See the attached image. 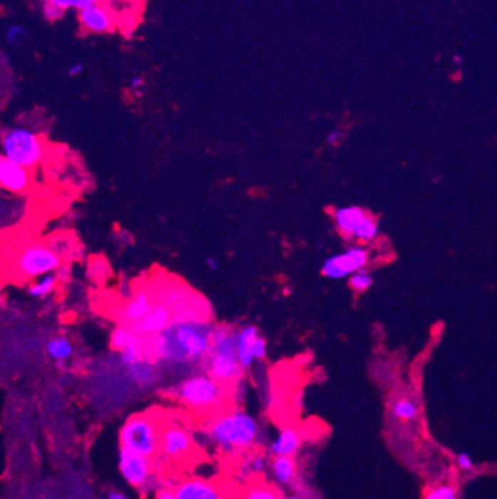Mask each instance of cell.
I'll use <instances>...</instances> for the list:
<instances>
[{"label":"cell","mask_w":497,"mask_h":499,"mask_svg":"<svg viewBox=\"0 0 497 499\" xmlns=\"http://www.w3.org/2000/svg\"><path fill=\"white\" fill-rule=\"evenodd\" d=\"M154 499H176V495H174V490L161 489V490L154 496Z\"/></svg>","instance_id":"obj_35"},{"label":"cell","mask_w":497,"mask_h":499,"mask_svg":"<svg viewBox=\"0 0 497 499\" xmlns=\"http://www.w3.org/2000/svg\"><path fill=\"white\" fill-rule=\"evenodd\" d=\"M258 337H261L259 331L253 325L243 326L241 329L237 331V359L240 362V367L243 369V371L251 369L255 362L252 349Z\"/></svg>","instance_id":"obj_14"},{"label":"cell","mask_w":497,"mask_h":499,"mask_svg":"<svg viewBox=\"0 0 497 499\" xmlns=\"http://www.w3.org/2000/svg\"><path fill=\"white\" fill-rule=\"evenodd\" d=\"M176 499H222L219 488L204 478H188L174 488Z\"/></svg>","instance_id":"obj_11"},{"label":"cell","mask_w":497,"mask_h":499,"mask_svg":"<svg viewBox=\"0 0 497 499\" xmlns=\"http://www.w3.org/2000/svg\"><path fill=\"white\" fill-rule=\"evenodd\" d=\"M118 467L121 475L132 488H143L151 480V459L139 453L121 448L118 455Z\"/></svg>","instance_id":"obj_9"},{"label":"cell","mask_w":497,"mask_h":499,"mask_svg":"<svg viewBox=\"0 0 497 499\" xmlns=\"http://www.w3.org/2000/svg\"><path fill=\"white\" fill-rule=\"evenodd\" d=\"M252 352H253L255 361L263 359L265 356H267V343H265V340L262 337H258V340L253 343Z\"/></svg>","instance_id":"obj_33"},{"label":"cell","mask_w":497,"mask_h":499,"mask_svg":"<svg viewBox=\"0 0 497 499\" xmlns=\"http://www.w3.org/2000/svg\"><path fill=\"white\" fill-rule=\"evenodd\" d=\"M342 136V133L340 130H334L330 135L328 136V143H337Z\"/></svg>","instance_id":"obj_38"},{"label":"cell","mask_w":497,"mask_h":499,"mask_svg":"<svg viewBox=\"0 0 497 499\" xmlns=\"http://www.w3.org/2000/svg\"><path fill=\"white\" fill-rule=\"evenodd\" d=\"M192 448V437L182 426H169L161 432V451L170 459L185 458Z\"/></svg>","instance_id":"obj_10"},{"label":"cell","mask_w":497,"mask_h":499,"mask_svg":"<svg viewBox=\"0 0 497 499\" xmlns=\"http://www.w3.org/2000/svg\"><path fill=\"white\" fill-rule=\"evenodd\" d=\"M170 310L164 306H157L139 324V329L145 334L159 336L164 329L170 326Z\"/></svg>","instance_id":"obj_17"},{"label":"cell","mask_w":497,"mask_h":499,"mask_svg":"<svg viewBox=\"0 0 497 499\" xmlns=\"http://www.w3.org/2000/svg\"><path fill=\"white\" fill-rule=\"evenodd\" d=\"M61 257L45 245L28 246L15 259V270L23 279H36L60 269Z\"/></svg>","instance_id":"obj_7"},{"label":"cell","mask_w":497,"mask_h":499,"mask_svg":"<svg viewBox=\"0 0 497 499\" xmlns=\"http://www.w3.org/2000/svg\"><path fill=\"white\" fill-rule=\"evenodd\" d=\"M268 459L262 453H252L248 455L240 465H239V475L243 478H248L251 475H258L262 474L267 470Z\"/></svg>","instance_id":"obj_20"},{"label":"cell","mask_w":497,"mask_h":499,"mask_svg":"<svg viewBox=\"0 0 497 499\" xmlns=\"http://www.w3.org/2000/svg\"><path fill=\"white\" fill-rule=\"evenodd\" d=\"M207 438L224 453L246 452L259 444L261 425L252 414L236 408L211 421L207 428Z\"/></svg>","instance_id":"obj_2"},{"label":"cell","mask_w":497,"mask_h":499,"mask_svg":"<svg viewBox=\"0 0 497 499\" xmlns=\"http://www.w3.org/2000/svg\"><path fill=\"white\" fill-rule=\"evenodd\" d=\"M213 328L195 319L172 322L157 336L154 352L169 367L194 369L198 364H204L210 354Z\"/></svg>","instance_id":"obj_1"},{"label":"cell","mask_w":497,"mask_h":499,"mask_svg":"<svg viewBox=\"0 0 497 499\" xmlns=\"http://www.w3.org/2000/svg\"><path fill=\"white\" fill-rule=\"evenodd\" d=\"M377 232H378L377 222L371 218V216H368V218L363 221L359 225V228L355 231L353 237H356L357 240H362V242H368L377 236Z\"/></svg>","instance_id":"obj_24"},{"label":"cell","mask_w":497,"mask_h":499,"mask_svg":"<svg viewBox=\"0 0 497 499\" xmlns=\"http://www.w3.org/2000/svg\"><path fill=\"white\" fill-rule=\"evenodd\" d=\"M54 4L58 8H61L63 11L69 9V8H76L79 11H84V9H88V8L98 5L97 0H54Z\"/></svg>","instance_id":"obj_30"},{"label":"cell","mask_w":497,"mask_h":499,"mask_svg":"<svg viewBox=\"0 0 497 499\" xmlns=\"http://www.w3.org/2000/svg\"><path fill=\"white\" fill-rule=\"evenodd\" d=\"M108 499H128L125 495H122L121 492H110Z\"/></svg>","instance_id":"obj_40"},{"label":"cell","mask_w":497,"mask_h":499,"mask_svg":"<svg viewBox=\"0 0 497 499\" xmlns=\"http://www.w3.org/2000/svg\"><path fill=\"white\" fill-rule=\"evenodd\" d=\"M151 310H152L151 298H149V295L146 292H139L136 295H132L130 298V302L125 304L124 318L128 322L140 324Z\"/></svg>","instance_id":"obj_18"},{"label":"cell","mask_w":497,"mask_h":499,"mask_svg":"<svg viewBox=\"0 0 497 499\" xmlns=\"http://www.w3.org/2000/svg\"><path fill=\"white\" fill-rule=\"evenodd\" d=\"M281 499H304V498L301 495H298V493H291V495L281 496Z\"/></svg>","instance_id":"obj_41"},{"label":"cell","mask_w":497,"mask_h":499,"mask_svg":"<svg viewBox=\"0 0 497 499\" xmlns=\"http://www.w3.org/2000/svg\"><path fill=\"white\" fill-rule=\"evenodd\" d=\"M82 71H84V64H82V63H75V64L70 66L68 73H69L70 76H78V75L82 73Z\"/></svg>","instance_id":"obj_37"},{"label":"cell","mask_w":497,"mask_h":499,"mask_svg":"<svg viewBox=\"0 0 497 499\" xmlns=\"http://www.w3.org/2000/svg\"><path fill=\"white\" fill-rule=\"evenodd\" d=\"M206 265H207V269H209V270H211V272H216V270L219 269V264H218V261L214 259V258H211V257L206 258Z\"/></svg>","instance_id":"obj_39"},{"label":"cell","mask_w":497,"mask_h":499,"mask_svg":"<svg viewBox=\"0 0 497 499\" xmlns=\"http://www.w3.org/2000/svg\"><path fill=\"white\" fill-rule=\"evenodd\" d=\"M79 21L82 27L93 33H106L112 30L113 26L110 14L100 4L88 9L79 11Z\"/></svg>","instance_id":"obj_15"},{"label":"cell","mask_w":497,"mask_h":499,"mask_svg":"<svg viewBox=\"0 0 497 499\" xmlns=\"http://www.w3.org/2000/svg\"><path fill=\"white\" fill-rule=\"evenodd\" d=\"M121 448L151 459L161 447V434L155 421L145 414L131 416L120 431Z\"/></svg>","instance_id":"obj_5"},{"label":"cell","mask_w":497,"mask_h":499,"mask_svg":"<svg viewBox=\"0 0 497 499\" xmlns=\"http://www.w3.org/2000/svg\"><path fill=\"white\" fill-rule=\"evenodd\" d=\"M42 12L48 21H57L64 14V11L54 4V0H46V2L42 5Z\"/></svg>","instance_id":"obj_31"},{"label":"cell","mask_w":497,"mask_h":499,"mask_svg":"<svg viewBox=\"0 0 497 499\" xmlns=\"http://www.w3.org/2000/svg\"><path fill=\"white\" fill-rule=\"evenodd\" d=\"M135 343H137V339L135 336V332L130 331L128 328L120 326L112 332L110 346H112V349H115V351L122 352V351H125L127 347H130L131 344H135Z\"/></svg>","instance_id":"obj_23"},{"label":"cell","mask_w":497,"mask_h":499,"mask_svg":"<svg viewBox=\"0 0 497 499\" xmlns=\"http://www.w3.org/2000/svg\"><path fill=\"white\" fill-rule=\"evenodd\" d=\"M424 499H457V492L453 486L444 485L429 489L424 493Z\"/></svg>","instance_id":"obj_29"},{"label":"cell","mask_w":497,"mask_h":499,"mask_svg":"<svg viewBox=\"0 0 497 499\" xmlns=\"http://www.w3.org/2000/svg\"><path fill=\"white\" fill-rule=\"evenodd\" d=\"M46 354L54 361H66L73 355V346L69 339L54 337L46 343Z\"/></svg>","instance_id":"obj_21"},{"label":"cell","mask_w":497,"mask_h":499,"mask_svg":"<svg viewBox=\"0 0 497 499\" xmlns=\"http://www.w3.org/2000/svg\"><path fill=\"white\" fill-rule=\"evenodd\" d=\"M417 407L416 404H412L408 399H402V401L396 403L393 407V414L396 416L397 419L402 421H411L417 416Z\"/></svg>","instance_id":"obj_25"},{"label":"cell","mask_w":497,"mask_h":499,"mask_svg":"<svg viewBox=\"0 0 497 499\" xmlns=\"http://www.w3.org/2000/svg\"><path fill=\"white\" fill-rule=\"evenodd\" d=\"M206 373L222 385L236 384L241 379L243 369L237 359V331L226 326H214L211 349L204 362Z\"/></svg>","instance_id":"obj_3"},{"label":"cell","mask_w":497,"mask_h":499,"mask_svg":"<svg viewBox=\"0 0 497 499\" xmlns=\"http://www.w3.org/2000/svg\"><path fill=\"white\" fill-rule=\"evenodd\" d=\"M28 184L27 169L5 157L0 158V185L11 192L23 194L28 188Z\"/></svg>","instance_id":"obj_12"},{"label":"cell","mask_w":497,"mask_h":499,"mask_svg":"<svg viewBox=\"0 0 497 499\" xmlns=\"http://www.w3.org/2000/svg\"><path fill=\"white\" fill-rule=\"evenodd\" d=\"M5 158L20 164L24 169H33L43 158V145L36 133L27 128H11L2 139Z\"/></svg>","instance_id":"obj_6"},{"label":"cell","mask_w":497,"mask_h":499,"mask_svg":"<svg viewBox=\"0 0 497 499\" xmlns=\"http://www.w3.org/2000/svg\"><path fill=\"white\" fill-rule=\"evenodd\" d=\"M457 465L461 470L469 471L474 467V461L471 459V456L468 453H460V455H457Z\"/></svg>","instance_id":"obj_34"},{"label":"cell","mask_w":497,"mask_h":499,"mask_svg":"<svg viewBox=\"0 0 497 499\" xmlns=\"http://www.w3.org/2000/svg\"><path fill=\"white\" fill-rule=\"evenodd\" d=\"M225 391L222 384L207 373H197L174 388V398L194 411H211L221 406Z\"/></svg>","instance_id":"obj_4"},{"label":"cell","mask_w":497,"mask_h":499,"mask_svg":"<svg viewBox=\"0 0 497 499\" xmlns=\"http://www.w3.org/2000/svg\"><path fill=\"white\" fill-rule=\"evenodd\" d=\"M57 280H58V276L53 273L45 274L39 277L36 282H33V284L28 287V294L33 298H45L56 289Z\"/></svg>","instance_id":"obj_22"},{"label":"cell","mask_w":497,"mask_h":499,"mask_svg":"<svg viewBox=\"0 0 497 499\" xmlns=\"http://www.w3.org/2000/svg\"><path fill=\"white\" fill-rule=\"evenodd\" d=\"M368 218L367 212L357 206H345L335 212V222L344 235L353 236L359 225Z\"/></svg>","instance_id":"obj_16"},{"label":"cell","mask_w":497,"mask_h":499,"mask_svg":"<svg viewBox=\"0 0 497 499\" xmlns=\"http://www.w3.org/2000/svg\"><path fill=\"white\" fill-rule=\"evenodd\" d=\"M243 499H281V496L268 486L256 485L251 489H247Z\"/></svg>","instance_id":"obj_26"},{"label":"cell","mask_w":497,"mask_h":499,"mask_svg":"<svg viewBox=\"0 0 497 499\" xmlns=\"http://www.w3.org/2000/svg\"><path fill=\"white\" fill-rule=\"evenodd\" d=\"M143 84H145V82H143L142 78L135 76V78H132V79L130 81V88H131L132 91H137V90H140V88L143 87Z\"/></svg>","instance_id":"obj_36"},{"label":"cell","mask_w":497,"mask_h":499,"mask_svg":"<svg viewBox=\"0 0 497 499\" xmlns=\"http://www.w3.org/2000/svg\"><path fill=\"white\" fill-rule=\"evenodd\" d=\"M26 36H27V29L24 26L14 24L6 31V41L12 45L20 43Z\"/></svg>","instance_id":"obj_32"},{"label":"cell","mask_w":497,"mask_h":499,"mask_svg":"<svg viewBox=\"0 0 497 499\" xmlns=\"http://www.w3.org/2000/svg\"><path fill=\"white\" fill-rule=\"evenodd\" d=\"M142 361V349L139 346V343L131 344L130 347H127L125 351L121 352V362L125 365V367H132V365H136Z\"/></svg>","instance_id":"obj_28"},{"label":"cell","mask_w":497,"mask_h":499,"mask_svg":"<svg viewBox=\"0 0 497 499\" xmlns=\"http://www.w3.org/2000/svg\"><path fill=\"white\" fill-rule=\"evenodd\" d=\"M270 470L278 486H289L296 478V463L293 458H274Z\"/></svg>","instance_id":"obj_19"},{"label":"cell","mask_w":497,"mask_h":499,"mask_svg":"<svg viewBox=\"0 0 497 499\" xmlns=\"http://www.w3.org/2000/svg\"><path fill=\"white\" fill-rule=\"evenodd\" d=\"M301 446V437L293 428H283L270 443L268 452L273 458H292Z\"/></svg>","instance_id":"obj_13"},{"label":"cell","mask_w":497,"mask_h":499,"mask_svg":"<svg viewBox=\"0 0 497 499\" xmlns=\"http://www.w3.org/2000/svg\"><path fill=\"white\" fill-rule=\"evenodd\" d=\"M372 284H374V280H372L371 274L367 273L365 270H360V272L350 276V287L359 292L370 289L372 287Z\"/></svg>","instance_id":"obj_27"},{"label":"cell","mask_w":497,"mask_h":499,"mask_svg":"<svg viewBox=\"0 0 497 499\" xmlns=\"http://www.w3.org/2000/svg\"><path fill=\"white\" fill-rule=\"evenodd\" d=\"M368 261V252L362 247H350L345 252L329 257L322 265V274L329 279H342L363 269Z\"/></svg>","instance_id":"obj_8"}]
</instances>
